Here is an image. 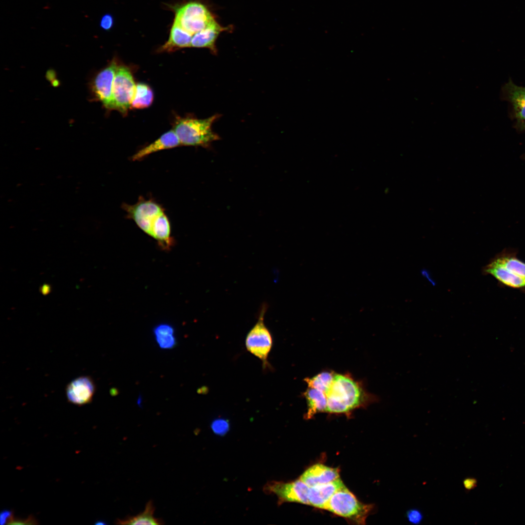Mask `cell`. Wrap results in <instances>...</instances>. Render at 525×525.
Segmentation results:
<instances>
[{"label": "cell", "mask_w": 525, "mask_h": 525, "mask_svg": "<svg viewBox=\"0 0 525 525\" xmlns=\"http://www.w3.org/2000/svg\"><path fill=\"white\" fill-rule=\"evenodd\" d=\"M327 408L331 413H347L363 404L366 393L358 382L346 374L334 373L326 393Z\"/></svg>", "instance_id": "1"}, {"label": "cell", "mask_w": 525, "mask_h": 525, "mask_svg": "<svg viewBox=\"0 0 525 525\" xmlns=\"http://www.w3.org/2000/svg\"><path fill=\"white\" fill-rule=\"evenodd\" d=\"M218 117V115L204 119L178 117L175 122L173 130L181 145L207 147L219 139L211 129L212 124Z\"/></svg>", "instance_id": "2"}, {"label": "cell", "mask_w": 525, "mask_h": 525, "mask_svg": "<svg viewBox=\"0 0 525 525\" xmlns=\"http://www.w3.org/2000/svg\"><path fill=\"white\" fill-rule=\"evenodd\" d=\"M175 13L174 21L192 37L215 19L207 7L196 1L171 6Z\"/></svg>", "instance_id": "3"}, {"label": "cell", "mask_w": 525, "mask_h": 525, "mask_svg": "<svg viewBox=\"0 0 525 525\" xmlns=\"http://www.w3.org/2000/svg\"><path fill=\"white\" fill-rule=\"evenodd\" d=\"M324 509L346 518L358 524H364L371 506L359 501L344 487L338 490L325 506Z\"/></svg>", "instance_id": "4"}, {"label": "cell", "mask_w": 525, "mask_h": 525, "mask_svg": "<svg viewBox=\"0 0 525 525\" xmlns=\"http://www.w3.org/2000/svg\"><path fill=\"white\" fill-rule=\"evenodd\" d=\"M136 85L131 70L124 65H118L115 73L112 94L115 109L126 115L134 97Z\"/></svg>", "instance_id": "5"}, {"label": "cell", "mask_w": 525, "mask_h": 525, "mask_svg": "<svg viewBox=\"0 0 525 525\" xmlns=\"http://www.w3.org/2000/svg\"><path fill=\"white\" fill-rule=\"evenodd\" d=\"M265 311V307H263L257 322L250 330L245 339L247 350L262 360L264 368L268 367L267 358L273 342L271 334L264 323Z\"/></svg>", "instance_id": "6"}, {"label": "cell", "mask_w": 525, "mask_h": 525, "mask_svg": "<svg viewBox=\"0 0 525 525\" xmlns=\"http://www.w3.org/2000/svg\"><path fill=\"white\" fill-rule=\"evenodd\" d=\"M264 490L266 493L275 494L280 503L290 502L309 505L310 487L300 479L287 483L271 481L265 485Z\"/></svg>", "instance_id": "7"}, {"label": "cell", "mask_w": 525, "mask_h": 525, "mask_svg": "<svg viewBox=\"0 0 525 525\" xmlns=\"http://www.w3.org/2000/svg\"><path fill=\"white\" fill-rule=\"evenodd\" d=\"M118 65L115 59L112 60L95 75L91 83V90L95 97L109 110L115 109L112 89Z\"/></svg>", "instance_id": "8"}, {"label": "cell", "mask_w": 525, "mask_h": 525, "mask_svg": "<svg viewBox=\"0 0 525 525\" xmlns=\"http://www.w3.org/2000/svg\"><path fill=\"white\" fill-rule=\"evenodd\" d=\"M502 98L511 106L514 127L519 132L525 131V87L515 84L510 78L502 88Z\"/></svg>", "instance_id": "9"}, {"label": "cell", "mask_w": 525, "mask_h": 525, "mask_svg": "<svg viewBox=\"0 0 525 525\" xmlns=\"http://www.w3.org/2000/svg\"><path fill=\"white\" fill-rule=\"evenodd\" d=\"M124 209L130 218L144 232L150 235L153 223L163 211L156 202L151 200H140L133 205H125Z\"/></svg>", "instance_id": "10"}, {"label": "cell", "mask_w": 525, "mask_h": 525, "mask_svg": "<svg viewBox=\"0 0 525 525\" xmlns=\"http://www.w3.org/2000/svg\"><path fill=\"white\" fill-rule=\"evenodd\" d=\"M94 391L93 381L89 377L86 376L74 379L66 387L68 400L71 403L79 405L89 403L92 399Z\"/></svg>", "instance_id": "11"}, {"label": "cell", "mask_w": 525, "mask_h": 525, "mask_svg": "<svg viewBox=\"0 0 525 525\" xmlns=\"http://www.w3.org/2000/svg\"><path fill=\"white\" fill-rule=\"evenodd\" d=\"M337 469L322 464H316L307 469L300 476V479L309 487L327 483L339 478Z\"/></svg>", "instance_id": "12"}, {"label": "cell", "mask_w": 525, "mask_h": 525, "mask_svg": "<svg viewBox=\"0 0 525 525\" xmlns=\"http://www.w3.org/2000/svg\"><path fill=\"white\" fill-rule=\"evenodd\" d=\"M345 487L342 480L337 478L330 482L310 487L309 505L324 509L332 496L339 489Z\"/></svg>", "instance_id": "13"}, {"label": "cell", "mask_w": 525, "mask_h": 525, "mask_svg": "<svg viewBox=\"0 0 525 525\" xmlns=\"http://www.w3.org/2000/svg\"><path fill=\"white\" fill-rule=\"evenodd\" d=\"M180 141L173 129L170 130L155 140L139 150L132 158L134 161L140 160L151 154L180 145Z\"/></svg>", "instance_id": "14"}, {"label": "cell", "mask_w": 525, "mask_h": 525, "mask_svg": "<svg viewBox=\"0 0 525 525\" xmlns=\"http://www.w3.org/2000/svg\"><path fill=\"white\" fill-rule=\"evenodd\" d=\"M483 273L492 276L501 283L513 288L525 287V279L508 271L493 259L483 269Z\"/></svg>", "instance_id": "15"}, {"label": "cell", "mask_w": 525, "mask_h": 525, "mask_svg": "<svg viewBox=\"0 0 525 525\" xmlns=\"http://www.w3.org/2000/svg\"><path fill=\"white\" fill-rule=\"evenodd\" d=\"M225 29L214 19L205 29L192 36L191 47L206 48L215 51V41L220 32Z\"/></svg>", "instance_id": "16"}, {"label": "cell", "mask_w": 525, "mask_h": 525, "mask_svg": "<svg viewBox=\"0 0 525 525\" xmlns=\"http://www.w3.org/2000/svg\"><path fill=\"white\" fill-rule=\"evenodd\" d=\"M192 36L174 21L168 40L159 48V52H171L177 50L191 47Z\"/></svg>", "instance_id": "17"}, {"label": "cell", "mask_w": 525, "mask_h": 525, "mask_svg": "<svg viewBox=\"0 0 525 525\" xmlns=\"http://www.w3.org/2000/svg\"><path fill=\"white\" fill-rule=\"evenodd\" d=\"M150 235L156 239L164 247L167 248L171 245L170 224L164 211L155 220Z\"/></svg>", "instance_id": "18"}, {"label": "cell", "mask_w": 525, "mask_h": 525, "mask_svg": "<svg viewBox=\"0 0 525 525\" xmlns=\"http://www.w3.org/2000/svg\"><path fill=\"white\" fill-rule=\"evenodd\" d=\"M155 510L153 502L149 501L144 510L136 516H128L123 519H117L116 524L117 525H162L163 521L160 519L154 516Z\"/></svg>", "instance_id": "19"}, {"label": "cell", "mask_w": 525, "mask_h": 525, "mask_svg": "<svg viewBox=\"0 0 525 525\" xmlns=\"http://www.w3.org/2000/svg\"><path fill=\"white\" fill-rule=\"evenodd\" d=\"M307 401L308 418L318 412H326L327 398L325 392L317 388L307 386L304 393Z\"/></svg>", "instance_id": "20"}, {"label": "cell", "mask_w": 525, "mask_h": 525, "mask_svg": "<svg viewBox=\"0 0 525 525\" xmlns=\"http://www.w3.org/2000/svg\"><path fill=\"white\" fill-rule=\"evenodd\" d=\"M493 259L509 272L525 279V263L518 258L515 252L505 250Z\"/></svg>", "instance_id": "21"}, {"label": "cell", "mask_w": 525, "mask_h": 525, "mask_svg": "<svg viewBox=\"0 0 525 525\" xmlns=\"http://www.w3.org/2000/svg\"><path fill=\"white\" fill-rule=\"evenodd\" d=\"M153 99V92L150 86L145 83H138L136 85L131 107L135 109L147 108L151 105Z\"/></svg>", "instance_id": "22"}, {"label": "cell", "mask_w": 525, "mask_h": 525, "mask_svg": "<svg viewBox=\"0 0 525 525\" xmlns=\"http://www.w3.org/2000/svg\"><path fill=\"white\" fill-rule=\"evenodd\" d=\"M157 342L159 346L164 349H171L176 343L174 328L168 324H161L154 330Z\"/></svg>", "instance_id": "23"}, {"label": "cell", "mask_w": 525, "mask_h": 525, "mask_svg": "<svg viewBox=\"0 0 525 525\" xmlns=\"http://www.w3.org/2000/svg\"><path fill=\"white\" fill-rule=\"evenodd\" d=\"M334 373L331 371H323L315 376L307 378V386L317 388L326 393L331 385Z\"/></svg>", "instance_id": "24"}, {"label": "cell", "mask_w": 525, "mask_h": 525, "mask_svg": "<svg viewBox=\"0 0 525 525\" xmlns=\"http://www.w3.org/2000/svg\"><path fill=\"white\" fill-rule=\"evenodd\" d=\"M406 517L410 523L415 525L420 524L423 519L422 513L417 508L408 509L406 512Z\"/></svg>", "instance_id": "25"}, {"label": "cell", "mask_w": 525, "mask_h": 525, "mask_svg": "<svg viewBox=\"0 0 525 525\" xmlns=\"http://www.w3.org/2000/svg\"><path fill=\"white\" fill-rule=\"evenodd\" d=\"M7 525H37V520L33 515H30L26 519L15 517L14 514L8 520Z\"/></svg>", "instance_id": "26"}, {"label": "cell", "mask_w": 525, "mask_h": 525, "mask_svg": "<svg viewBox=\"0 0 525 525\" xmlns=\"http://www.w3.org/2000/svg\"><path fill=\"white\" fill-rule=\"evenodd\" d=\"M228 422L226 420L222 419L215 420L211 424L212 429L217 434H225L228 429Z\"/></svg>", "instance_id": "27"}, {"label": "cell", "mask_w": 525, "mask_h": 525, "mask_svg": "<svg viewBox=\"0 0 525 525\" xmlns=\"http://www.w3.org/2000/svg\"><path fill=\"white\" fill-rule=\"evenodd\" d=\"M113 24V19L111 15L107 14L102 17L100 22V26L103 29L108 30L112 27Z\"/></svg>", "instance_id": "28"}, {"label": "cell", "mask_w": 525, "mask_h": 525, "mask_svg": "<svg viewBox=\"0 0 525 525\" xmlns=\"http://www.w3.org/2000/svg\"><path fill=\"white\" fill-rule=\"evenodd\" d=\"M477 484L476 480L474 478L467 477L463 481V484L465 490H470L474 489Z\"/></svg>", "instance_id": "29"}, {"label": "cell", "mask_w": 525, "mask_h": 525, "mask_svg": "<svg viewBox=\"0 0 525 525\" xmlns=\"http://www.w3.org/2000/svg\"><path fill=\"white\" fill-rule=\"evenodd\" d=\"M13 514V511L11 510L6 509L2 510L0 513V524H6L9 519Z\"/></svg>", "instance_id": "30"}, {"label": "cell", "mask_w": 525, "mask_h": 525, "mask_svg": "<svg viewBox=\"0 0 525 525\" xmlns=\"http://www.w3.org/2000/svg\"><path fill=\"white\" fill-rule=\"evenodd\" d=\"M95 524L97 525H107V523H106L104 521L98 520V521H97L96 522Z\"/></svg>", "instance_id": "31"}, {"label": "cell", "mask_w": 525, "mask_h": 525, "mask_svg": "<svg viewBox=\"0 0 525 525\" xmlns=\"http://www.w3.org/2000/svg\"></svg>", "instance_id": "32"}]
</instances>
